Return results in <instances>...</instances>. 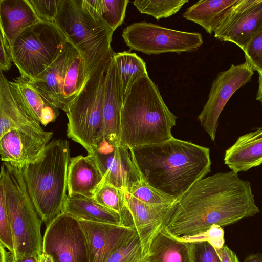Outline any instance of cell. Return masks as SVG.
Returning <instances> with one entry per match:
<instances>
[{
    "label": "cell",
    "mask_w": 262,
    "mask_h": 262,
    "mask_svg": "<svg viewBox=\"0 0 262 262\" xmlns=\"http://www.w3.org/2000/svg\"><path fill=\"white\" fill-rule=\"evenodd\" d=\"M260 212L250 182L231 170L197 181L170 204L160 229L174 237L192 236Z\"/></svg>",
    "instance_id": "cell-1"
},
{
    "label": "cell",
    "mask_w": 262,
    "mask_h": 262,
    "mask_svg": "<svg viewBox=\"0 0 262 262\" xmlns=\"http://www.w3.org/2000/svg\"><path fill=\"white\" fill-rule=\"evenodd\" d=\"M142 179L177 199L210 172L209 148L174 137L130 149Z\"/></svg>",
    "instance_id": "cell-2"
},
{
    "label": "cell",
    "mask_w": 262,
    "mask_h": 262,
    "mask_svg": "<svg viewBox=\"0 0 262 262\" xmlns=\"http://www.w3.org/2000/svg\"><path fill=\"white\" fill-rule=\"evenodd\" d=\"M177 119L149 76L141 77L123 99L120 145L134 149L165 142L173 137Z\"/></svg>",
    "instance_id": "cell-3"
},
{
    "label": "cell",
    "mask_w": 262,
    "mask_h": 262,
    "mask_svg": "<svg viewBox=\"0 0 262 262\" xmlns=\"http://www.w3.org/2000/svg\"><path fill=\"white\" fill-rule=\"evenodd\" d=\"M70 159L69 142L55 139L48 143L38 161L21 169L29 194L46 226L62 212Z\"/></svg>",
    "instance_id": "cell-4"
},
{
    "label": "cell",
    "mask_w": 262,
    "mask_h": 262,
    "mask_svg": "<svg viewBox=\"0 0 262 262\" xmlns=\"http://www.w3.org/2000/svg\"><path fill=\"white\" fill-rule=\"evenodd\" d=\"M0 185L4 189L13 236V257H39L43 252L42 221L29 194L21 169L3 162Z\"/></svg>",
    "instance_id": "cell-5"
},
{
    "label": "cell",
    "mask_w": 262,
    "mask_h": 262,
    "mask_svg": "<svg viewBox=\"0 0 262 262\" xmlns=\"http://www.w3.org/2000/svg\"><path fill=\"white\" fill-rule=\"evenodd\" d=\"M112 49L93 69L66 112L67 135L93 154L100 139L106 73L112 61Z\"/></svg>",
    "instance_id": "cell-6"
},
{
    "label": "cell",
    "mask_w": 262,
    "mask_h": 262,
    "mask_svg": "<svg viewBox=\"0 0 262 262\" xmlns=\"http://www.w3.org/2000/svg\"><path fill=\"white\" fill-rule=\"evenodd\" d=\"M54 24L80 53L88 76L112 50L113 32L92 16L82 0H61Z\"/></svg>",
    "instance_id": "cell-7"
},
{
    "label": "cell",
    "mask_w": 262,
    "mask_h": 262,
    "mask_svg": "<svg viewBox=\"0 0 262 262\" xmlns=\"http://www.w3.org/2000/svg\"><path fill=\"white\" fill-rule=\"evenodd\" d=\"M68 38L54 24L36 23L22 31L13 40V62L21 77L36 79L63 51Z\"/></svg>",
    "instance_id": "cell-8"
},
{
    "label": "cell",
    "mask_w": 262,
    "mask_h": 262,
    "mask_svg": "<svg viewBox=\"0 0 262 262\" xmlns=\"http://www.w3.org/2000/svg\"><path fill=\"white\" fill-rule=\"evenodd\" d=\"M122 36L130 50L147 55L193 52L203 43L199 33L176 30L145 21L127 26Z\"/></svg>",
    "instance_id": "cell-9"
},
{
    "label": "cell",
    "mask_w": 262,
    "mask_h": 262,
    "mask_svg": "<svg viewBox=\"0 0 262 262\" xmlns=\"http://www.w3.org/2000/svg\"><path fill=\"white\" fill-rule=\"evenodd\" d=\"M42 250L54 262H88L86 238L80 222L66 213L46 226Z\"/></svg>",
    "instance_id": "cell-10"
},
{
    "label": "cell",
    "mask_w": 262,
    "mask_h": 262,
    "mask_svg": "<svg viewBox=\"0 0 262 262\" xmlns=\"http://www.w3.org/2000/svg\"><path fill=\"white\" fill-rule=\"evenodd\" d=\"M254 71L245 61L232 64L227 70L220 72L213 81L208 98L198 119L211 140L214 141L219 118L224 107L234 93L251 79Z\"/></svg>",
    "instance_id": "cell-11"
},
{
    "label": "cell",
    "mask_w": 262,
    "mask_h": 262,
    "mask_svg": "<svg viewBox=\"0 0 262 262\" xmlns=\"http://www.w3.org/2000/svg\"><path fill=\"white\" fill-rule=\"evenodd\" d=\"M262 27V0H238L214 31V36L231 42L243 51Z\"/></svg>",
    "instance_id": "cell-12"
},
{
    "label": "cell",
    "mask_w": 262,
    "mask_h": 262,
    "mask_svg": "<svg viewBox=\"0 0 262 262\" xmlns=\"http://www.w3.org/2000/svg\"><path fill=\"white\" fill-rule=\"evenodd\" d=\"M108 183L124 190L142 180L130 149L113 146L105 139L97 144L93 153Z\"/></svg>",
    "instance_id": "cell-13"
},
{
    "label": "cell",
    "mask_w": 262,
    "mask_h": 262,
    "mask_svg": "<svg viewBox=\"0 0 262 262\" xmlns=\"http://www.w3.org/2000/svg\"><path fill=\"white\" fill-rule=\"evenodd\" d=\"M53 133L37 134L14 129L0 137L1 159L3 162L22 169L43 156Z\"/></svg>",
    "instance_id": "cell-14"
},
{
    "label": "cell",
    "mask_w": 262,
    "mask_h": 262,
    "mask_svg": "<svg viewBox=\"0 0 262 262\" xmlns=\"http://www.w3.org/2000/svg\"><path fill=\"white\" fill-rule=\"evenodd\" d=\"M86 238L88 262H106L136 229L134 227L79 220Z\"/></svg>",
    "instance_id": "cell-15"
},
{
    "label": "cell",
    "mask_w": 262,
    "mask_h": 262,
    "mask_svg": "<svg viewBox=\"0 0 262 262\" xmlns=\"http://www.w3.org/2000/svg\"><path fill=\"white\" fill-rule=\"evenodd\" d=\"M123 101L120 75L113 55L106 73L103 123L99 142L105 139L114 147L121 146L120 130Z\"/></svg>",
    "instance_id": "cell-16"
},
{
    "label": "cell",
    "mask_w": 262,
    "mask_h": 262,
    "mask_svg": "<svg viewBox=\"0 0 262 262\" xmlns=\"http://www.w3.org/2000/svg\"><path fill=\"white\" fill-rule=\"evenodd\" d=\"M79 51L67 41L57 58L36 79L29 83L49 102L66 112L62 88L68 70Z\"/></svg>",
    "instance_id": "cell-17"
},
{
    "label": "cell",
    "mask_w": 262,
    "mask_h": 262,
    "mask_svg": "<svg viewBox=\"0 0 262 262\" xmlns=\"http://www.w3.org/2000/svg\"><path fill=\"white\" fill-rule=\"evenodd\" d=\"M104 181V176L94 154L70 159L68 167V195L94 197Z\"/></svg>",
    "instance_id": "cell-18"
},
{
    "label": "cell",
    "mask_w": 262,
    "mask_h": 262,
    "mask_svg": "<svg viewBox=\"0 0 262 262\" xmlns=\"http://www.w3.org/2000/svg\"><path fill=\"white\" fill-rule=\"evenodd\" d=\"M124 192L125 206L140 237L145 256L150 241L160 229L170 204H147L126 191Z\"/></svg>",
    "instance_id": "cell-19"
},
{
    "label": "cell",
    "mask_w": 262,
    "mask_h": 262,
    "mask_svg": "<svg viewBox=\"0 0 262 262\" xmlns=\"http://www.w3.org/2000/svg\"><path fill=\"white\" fill-rule=\"evenodd\" d=\"M12 95L19 106L34 120L46 126L58 118L59 108L49 102L21 76L9 81Z\"/></svg>",
    "instance_id": "cell-20"
},
{
    "label": "cell",
    "mask_w": 262,
    "mask_h": 262,
    "mask_svg": "<svg viewBox=\"0 0 262 262\" xmlns=\"http://www.w3.org/2000/svg\"><path fill=\"white\" fill-rule=\"evenodd\" d=\"M14 129L37 134L47 132L19 106L12 95L9 81L1 71L0 137Z\"/></svg>",
    "instance_id": "cell-21"
},
{
    "label": "cell",
    "mask_w": 262,
    "mask_h": 262,
    "mask_svg": "<svg viewBox=\"0 0 262 262\" xmlns=\"http://www.w3.org/2000/svg\"><path fill=\"white\" fill-rule=\"evenodd\" d=\"M224 162L237 173L262 164V127L239 136L225 151Z\"/></svg>",
    "instance_id": "cell-22"
},
{
    "label": "cell",
    "mask_w": 262,
    "mask_h": 262,
    "mask_svg": "<svg viewBox=\"0 0 262 262\" xmlns=\"http://www.w3.org/2000/svg\"><path fill=\"white\" fill-rule=\"evenodd\" d=\"M62 212L79 221L127 226L120 214L100 205L93 198L82 195H67Z\"/></svg>",
    "instance_id": "cell-23"
},
{
    "label": "cell",
    "mask_w": 262,
    "mask_h": 262,
    "mask_svg": "<svg viewBox=\"0 0 262 262\" xmlns=\"http://www.w3.org/2000/svg\"><path fill=\"white\" fill-rule=\"evenodd\" d=\"M39 22L27 0H0V28L11 45L22 31Z\"/></svg>",
    "instance_id": "cell-24"
},
{
    "label": "cell",
    "mask_w": 262,
    "mask_h": 262,
    "mask_svg": "<svg viewBox=\"0 0 262 262\" xmlns=\"http://www.w3.org/2000/svg\"><path fill=\"white\" fill-rule=\"evenodd\" d=\"M145 257L149 262H193L192 245L159 229L151 239Z\"/></svg>",
    "instance_id": "cell-25"
},
{
    "label": "cell",
    "mask_w": 262,
    "mask_h": 262,
    "mask_svg": "<svg viewBox=\"0 0 262 262\" xmlns=\"http://www.w3.org/2000/svg\"><path fill=\"white\" fill-rule=\"evenodd\" d=\"M238 0H200L188 7L183 17L201 26L211 34Z\"/></svg>",
    "instance_id": "cell-26"
},
{
    "label": "cell",
    "mask_w": 262,
    "mask_h": 262,
    "mask_svg": "<svg viewBox=\"0 0 262 262\" xmlns=\"http://www.w3.org/2000/svg\"><path fill=\"white\" fill-rule=\"evenodd\" d=\"M113 58L120 75L124 99L137 79L148 76L146 63L137 54L130 51L114 52Z\"/></svg>",
    "instance_id": "cell-27"
},
{
    "label": "cell",
    "mask_w": 262,
    "mask_h": 262,
    "mask_svg": "<svg viewBox=\"0 0 262 262\" xmlns=\"http://www.w3.org/2000/svg\"><path fill=\"white\" fill-rule=\"evenodd\" d=\"M88 76L85 71L84 61L80 53L71 63L62 88V100L66 112L69 103L77 96L84 85Z\"/></svg>",
    "instance_id": "cell-28"
},
{
    "label": "cell",
    "mask_w": 262,
    "mask_h": 262,
    "mask_svg": "<svg viewBox=\"0 0 262 262\" xmlns=\"http://www.w3.org/2000/svg\"><path fill=\"white\" fill-rule=\"evenodd\" d=\"M93 199L100 205L120 214L127 226H132L128 221L129 213L126 207L124 190L104 181ZM131 218V217H130Z\"/></svg>",
    "instance_id": "cell-29"
},
{
    "label": "cell",
    "mask_w": 262,
    "mask_h": 262,
    "mask_svg": "<svg viewBox=\"0 0 262 262\" xmlns=\"http://www.w3.org/2000/svg\"><path fill=\"white\" fill-rule=\"evenodd\" d=\"M188 2V0H136L133 3L141 13L159 20L175 14Z\"/></svg>",
    "instance_id": "cell-30"
},
{
    "label": "cell",
    "mask_w": 262,
    "mask_h": 262,
    "mask_svg": "<svg viewBox=\"0 0 262 262\" xmlns=\"http://www.w3.org/2000/svg\"><path fill=\"white\" fill-rule=\"evenodd\" d=\"M144 256L141 241L135 230L112 254L106 262H139Z\"/></svg>",
    "instance_id": "cell-31"
},
{
    "label": "cell",
    "mask_w": 262,
    "mask_h": 262,
    "mask_svg": "<svg viewBox=\"0 0 262 262\" xmlns=\"http://www.w3.org/2000/svg\"><path fill=\"white\" fill-rule=\"evenodd\" d=\"M125 191L139 200L152 205L170 204L176 200L154 188L142 179Z\"/></svg>",
    "instance_id": "cell-32"
},
{
    "label": "cell",
    "mask_w": 262,
    "mask_h": 262,
    "mask_svg": "<svg viewBox=\"0 0 262 262\" xmlns=\"http://www.w3.org/2000/svg\"><path fill=\"white\" fill-rule=\"evenodd\" d=\"M128 0H100V15L114 32L123 23Z\"/></svg>",
    "instance_id": "cell-33"
},
{
    "label": "cell",
    "mask_w": 262,
    "mask_h": 262,
    "mask_svg": "<svg viewBox=\"0 0 262 262\" xmlns=\"http://www.w3.org/2000/svg\"><path fill=\"white\" fill-rule=\"evenodd\" d=\"M243 51L246 62L253 70L262 72V27L253 35Z\"/></svg>",
    "instance_id": "cell-34"
},
{
    "label": "cell",
    "mask_w": 262,
    "mask_h": 262,
    "mask_svg": "<svg viewBox=\"0 0 262 262\" xmlns=\"http://www.w3.org/2000/svg\"><path fill=\"white\" fill-rule=\"evenodd\" d=\"M177 239L189 243L207 242L215 249H219L224 245V232L219 225H213L208 230L198 234L176 237Z\"/></svg>",
    "instance_id": "cell-35"
},
{
    "label": "cell",
    "mask_w": 262,
    "mask_h": 262,
    "mask_svg": "<svg viewBox=\"0 0 262 262\" xmlns=\"http://www.w3.org/2000/svg\"><path fill=\"white\" fill-rule=\"evenodd\" d=\"M41 22L54 24L61 0H27Z\"/></svg>",
    "instance_id": "cell-36"
},
{
    "label": "cell",
    "mask_w": 262,
    "mask_h": 262,
    "mask_svg": "<svg viewBox=\"0 0 262 262\" xmlns=\"http://www.w3.org/2000/svg\"><path fill=\"white\" fill-rule=\"evenodd\" d=\"M0 243L13 254L14 248L11 229L9 221L5 196L0 185Z\"/></svg>",
    "instance_id": "cell-37"
},
{
    "label": "cell",
    "mask_w": 262,
    "mask_h": 262,
    "mask_svg": "<svg viewBox=\"0 0 262 262\" xmlns=\"http://www.w3.org/2000/svg\"><path fill=\"white\" fill-rule=\"evenodd\" d=\"M193 262H221L216 249L207 242L191 243Z\"/></svg>",
    "instance_id": "cell-38"
},
{
    "label": "cell",
    "mask_w": 262,
    "mask_h": 262,
    "mask_svg": "<svg viewBox=\"0 0 262 262\" xmlns=\"http://www.w3.org/2000/svg\"><path fill=\"white\" fill-rule=\"evenodd\" d=\"M0 32V70L2 72L7 71L13 62L12 45L1 28Z\"/></svg>",
    "instance_id": "cell-39"
},
{
    "label": "cell",
    "mask_w": 262,
    "mask_h": 262,
    "mask_svg": "<svg viewBox=\"0 0 262 262\" xmlns=\"http://www.w3.org/2000/svg\"><path fill=\"white\" fill-rule=\"evenodd\" d=\"M216 250L221 262H239L235 253L227 246Z\"/></svg>",
    "instance_id": "cell-40"
},
{
    "label": "cell",
    "mask_w": 262,
    "mask_h": 262,
    "mask_svg": "<svg viewBox=\"0 0 262 262\" xmlns=\"http://www.w3.org/2000/svg\"><path fill=\"white\" fill-rule=\"evenodd\" d=\"M4 245L0 243V262H12L13 258V254L10 251H7L5 249Z\"/></svg>",
    "instance_id": "cell-41"
},
{
    "label": "cell",
    "mask_w": 262,
    "mask_h": 262,
    "mask_svg": "<svg viewBox=\"0 0 262 262\" xmlns=\"http://www.w3.org/2000/svg\"><path fill=\"white\" fill-rule=\"evenodd\" d=\"M244 262H262V254L257 253L248 255Z\"/></svg>",
    "instance_id": "cell-42"
},
{
    "label": "cell",
    "mask_w": 262,
    "mask_h": 262,
    "mask_svg": "<svg viewBox=\"0 0 262 262\" xmlns=\"http://www.w3.org/2000/svg\"><path fill=\"white\" fill-rule=\"evenodd\" d=\"M12 262H39V257L30 256L21 258H14Z\"/></svg>",
    "instance_id": "cell-43"
},
{
    "label": "cell",
    "mask_w": 262,
    "mask_h": 262,
    "mask_svg": "<svg viewBox=\"0 0 262 262\" xmlns=\"http://www.w3.org/2000/svg\"><path fill=\"white\" fill-rule=\"evenodd\" d=\"M258 88L256 94V99L260 102L262 104V72H258Z\"/></svg>",
    "instance_id": "cell-44"
},
{
    "label": "cell",
    "mask_w": 262,
    "mask_h": 262,
    "mask_svg": "<svg viewBox=\"0 0 262 262\" xmlns=\"http://www.w3.org/2000/svg\"><path fill=\"white\" fill-rule=\"evenodd\" d=\"M39 262H54L52 257L47 254L42 253L39 257Z\"/></svg>",
    "instance_id": "cell-45"
},
{
    "label": "cell",
    "mask_w": 262,
    "mask_h": 262,
    "mask_svg": "<svg viewBox=\"0 0 262 262\" xmlns=\"http://www.w3.org/2000/svg\"><path fill=\"white\" fill-rule=\"evenodd\" d=\"M139 262H149V261L144 256V257Z\"/></svg>",
    "instance_id": "cell-46"
}]
</instances>
